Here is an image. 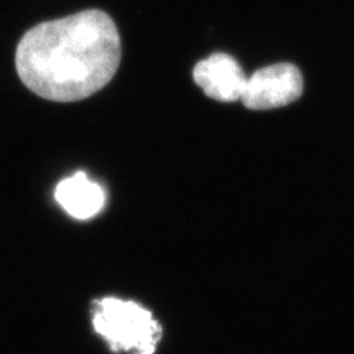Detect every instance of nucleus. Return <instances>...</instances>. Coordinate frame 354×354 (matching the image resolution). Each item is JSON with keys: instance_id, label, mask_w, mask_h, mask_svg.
Masks as SVG:
<instances>
[{"instance_id": "1", "label": "nucleus", "mask_w": 354, "mask_h": 354, "mask_svg": "<svg viewBox=\"0 0 354 354\" xmlns=\"http://www.w3.org/2000/svg\"><path fill=\"white\" fill-rule=\"evenodd\" d=\"M121 39L100 10L41 23L16 49V70L26 88L45 100H83L104 88L118 70Z\"/></svg>"}, {"instance_id": "2", "label": "nucleus", "mask_w": 354, "mask_h": 354, "mask_svg": "<svg viewBox=\"0 0 354 354\" xmlns=\"http://www.w3.org/2000/svg\"><path fill=\"white\" fill-rule=\"evenodd\" d=\"M92 323L114 353L153 354L162 337V328L150 311L118 298L96 302Z\"/></svg>"}, {"instance_id": "3", "label": "nucleus", "mask_w": 354, "mask_h": 354, "mask_svg": "<svg viewBox=\"0 0 354 354\" xmlns=\"http://www.w3.org/2000/svg\"><path fill=\"white\" fill-rule=\"evenodd\" d=\"M304 92V76L291 64H277L257 70L247 77L241 100L252 111H269L298 100Z\"/></svg>"}, {"instance_id": "4", "label": "nucleus", "mask_w": 354, "mask_h": 354, "mask_svg": "<svg viewBox=\"0 0 354 354\" xmlns=\"http://www.w3.org/2000/svg\"><path fill=\"white\" fill-rule=\"evenodd\" d=\"M193 79L206 96L221 102L241 100L247 83L239 62L226 53H215L196 64Z\"/></svg>"}, {"instance_id": "5", "label": "nucleus", "mask_w": 354, "mask_h": 354, "mask_svg": "<svg viewBox=\"0 0 354 354\" xmlns=\"http://www.w3.org/2000/svg\"><path fill=\"white\" fill-rule=\"evenodd\" d=\"M55 200L70 216L87 221L99 214L105 205L102 187L84 172L64 178L55 188Z\"/></svg>"}]
</instances>
